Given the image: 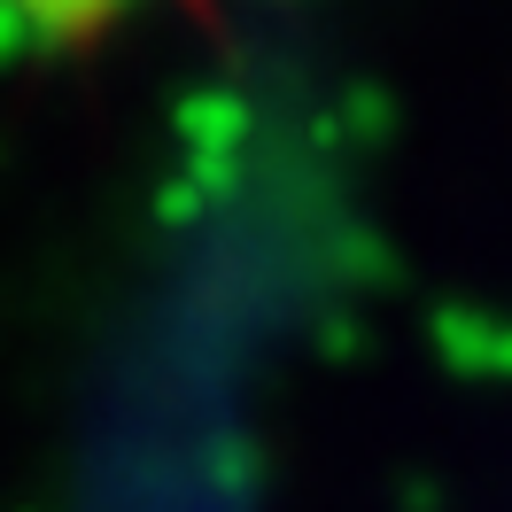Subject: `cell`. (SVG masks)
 <instances>
[{
	"label": "cell",
	"mask_w": 512,
	"mask_h": 512,
	"mask_svg": "<svg viewBox=\"0 0 512 512\" xmlns=\"http://www.w3.org/2000/svg\"><path fill=\"white\" fill-rule=\"evenodd\" d=\"M0 8L39 39H86V32H109V24L140 16V8H156V0H0Z\"/></svg>",
	"instance_id": "cell-1"
}]
</instances>
